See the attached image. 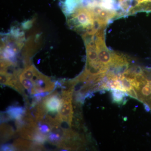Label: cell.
Returning <instances> with one entry per match:
<instances>
[{
    "label": "cell",
    "instance_id": "obj_5",
    "mask_svg": "<svg viewBox=\"0 0 151 151\" xmlns=\"http://www.w3.org/2000/svg\"><path fill=\"white\" fill-rule=\"evenodd\" d=\"M15 132L12 127L7 124H2L1 126V141L6 142L14 135Z\"/></svg>",
    "mask_w": 151,
    "mask_h": 151
},
{
    "label": "cell",
    "instance_id": "obj_2",
    "mask_svg": "<svg viewBox=\"0 0 151 151\" xmlns=\"http://www.w3.org/2000/svg\"><path fill=\"white\" fill-rule=\"evenodd\" d=\"M62 104L58 113L62 118L63 122H65L71 127L73 117L72 97L61 98Z\"/></svg>",
    "mask_w": 151,
    "mask_h": 151
},
{
    "label": "cell",
    "instance_id": "obj_15",
    "mask_svg": "<svg viewBox=\"0 0 151 151\" xmlns=\"http://www.w3.org/2000/svg\"><path fill=\"white\" fill-rule=\"evenodd\" d=\"M1 123H5L12 120L8 114L6 112L1 113Z\"/></svg>",
    "mask_w": 151,
    "mask_h": 151
},
{
    "label": "cell",
    "instance_id": "obj_16",
    "mask_svg": "<svg viewBox=\"0 0 151 151\" xmlns=\"http://www.w3.org/2000/svg\"><path fill=\"white\" fill-rule=\"evenodd\" d=\"M88 57L91 60H94L97 58V52L94 51H90L88 53Z\"/></svg>",
    "mask_w": 151,
    "mask_h": 151
},
{
    "label": "cell",
    "instance_id": "obj_14",
    "mask_svg": "<svg viewBox=\"0 0 151 151\" xmlns=\"http://www.w3.org/2000/svg\"><path fill=\"white\" fill-rule=\"evenodd\" d=\"M78 19L79 22L82 24H86L88 23V19L86 15L84 14H79L78 16Z\"/></svg>",
    "mask_w": 151,
    "mask_h": 151
},
{
    "label": "cell",
    "instance_id": "obj_10",
    "mask_svg": "<svg viewBox=\"0 0 151 151\" xmlns=\"http://www.w3.org/2000/svg\"><path fill=\"white\" fill-rule=\"evenodd\" d=\"M47 141V136L40 133L38 131L36 132L34 137L33 142L39 143V144H43Z\"/></svg>",
    "mask_w": 151,
    "mask_h": 151
},
{
    "label": "cell",
    "instance_id": "obj_9",
    "mask_svg": "<svg viewBox=\"0 0 151 151\" xmlns=\"http://www.w3.org/2000/svg\"><path fill=\"white\" fill-rule=\"evenodd\" d=\"M19 81L22 85L24 86L25 89H27L29 94L31 95V90L33 86V82L32 81H31L30 79H25L23 77H19Z\"/></svg>",
    "mask_w": 151,
    "mask_h": 151
},
{
    "label": "cell",
    "instance_id": "obj_8",
    "mask_svg": "<svg viewBox=\"0 0 151 151\" xmlns=\"http://www.w3.org/2000/svg\"><path fill=\"white\" fill-rule=\"evenodd\" d=\"M37 130L40 133L47 136L51 132L50 125L43 121L37 122Z\"/></svg>",
    "mask_w": 151,
    "mask_h": 151
},
{
    "label": "cell",
    "instance_id": "obj_1",
    "mask_svg": "<svg viewBox=\"0 0 151 151\" xmlns=\"http://www.w3.org/2000/svg\"><path fill=\"white\" fill-rule=\"evenodd\" d=\"M44 106L49 113H58L62 104L61 95L57 92H51L44 97L42 101Z\"/></svg>",
    "mask_w": 151,
    "mask_h": 151
},
{
    "label": "cell",
    "instance_id": "obj_17",
    "mask_svg": "<svg viewBox=\"0 0 151 151\" xmlns=\"http://www.w3.org/2000/svg\"><path fill=\"white\" fill-rule=\"evenodd\" d=\"M100 14L101 17H105L107 16V13L105 11L102 10Z\"/></svg>",
    "mask_w": 151,
    "mask_h": 151
},
{
    "label": "cell",
    "instance_id": "obj_4",
    "mask_svg": "<svg viewBox=\"0 0 151 151\" xmlns=\"http://www.w3.org/2000/svg\"><path fill=\"white\" fill-rule=\"evenodd\" d=\"M13 145L16 148L17 150H32L33 142L18 139L14 141Z\"/></svg>",
    "mask_w": 151,
    "mask_h": 151
},
{
    "label": "cell",
    "instance_id": "obj_18",
    "mask_svg": "<svg viewBox=\"0 0 151 151\" xmlns=\"http://www.w3.org/2000/svg\"><path fill=\"white\" fill-rule=\"evenodd\" d=\"M147 104H148L149 105H150L151 104V96L150 97V98H149L148 101H147Z\"/></svg>",
    "mask_w": 151,
    "mask_h": 151
},
{
    "label": "cell",
    "instance_id": "obj_12",
    "mask_svg": "<svg viewBox=\"0 0 151 151\" xmlns=\"http://www.w3.org/2000/svg\"><path fill=\"white\" fill-rule=\"evenodd\" d=\"M17 149L13 145L10 144H4L1 147V151H15Z\"/></svg>",
    "mask_w": 151,
    "mask_h": 151
},
{
    "label": "cell",
    "instance_id": "obj_6",
    "mask_svg": "<svg viewBox=\"0 0 151 151\" xmlns=\"http://www.w3.org/2000/svg\"><path fill=\"white\" fill-rule=\"evenodd\" d=\"M111 90L113 103L119 105L122 104L123 105L124 103H127L126 100H124L125 96L128 95L127 92L117 89H112Z\"/></svg>",
    "mask_w": 151,
    "mask_h": 151
},
{
    "label": "cell",
    "instance_id": "obj_3",
    "mask_svg": "<svg viewBox=\"0 0 151 151\" xmlns=\"http://www.w3.org/2000/svg\"><path fill=\"white\" fill-rule=\"evenodd\" d=\"M26 109L22 106H11L7 109L6 112L8 114L12 120H19L25 115Z\"/></svg>",
    "mask_w": 151,
    "mask_h": 151
},
{
    "label": "cell",
    "instance_id": "obj_11",
    "mask_svg": "<svg viewBox=\"0 0 151 151\" xmlns=\"http://www.w3.org/2000/svg\"><path fill=\"white\" fill-rule=\"evenodd\" d=\"M99 58L100 61L104 64H108L111 61L110 53L106 50H102L99 52Z\"/></svg>",
    "mask_w": 151,
    "mask_h": 151
},
{
    "label": "cell",
    "instance_id": "obj_7",
    "mask_svg": "<svg viewBox=\"0 0 151 151\" xmlns=\"http://www.w3.org/2000/svg\"><path fill=\"white\" fill-rule=\"evenodd\" d=\"M39 73L36 69L33 66H32L26 69L19 76L32 80L34 77Z\"/></svg>",
    "mask_w": 151,
    "mask_h": 151
},
{
    "label": "cell",
    "instance_id": "obj_13",
    "mask_svg": "<svg viewBox=\"0 0 151 151\" xmlns=\"http://www.w3.org/2000/svg\"><path fill=\"white\" fill-rule=\"evenodd\" d=\"M127 93L128 95L132 97V98H134V99H137V100L139 99L138 93L134 87H132L131 89L128 90L127 91Z\"/></svg>",
    "mask_w": 151,
    "mask_h": 151
}]
</instances>
